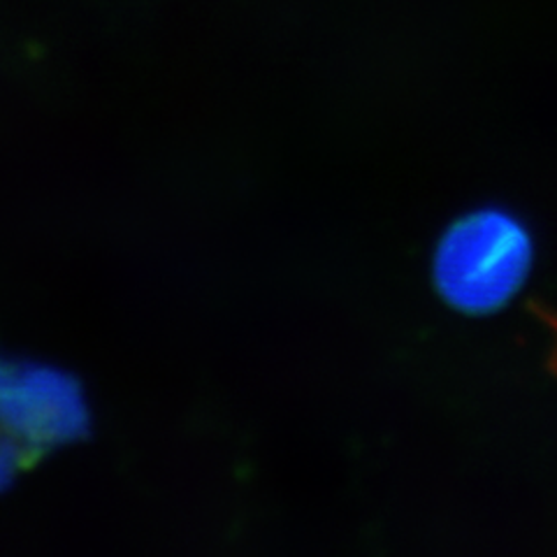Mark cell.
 <instances>
[{
  "instance_id": "cell-1",
  "label": "cell",
  "mask_w": 557,
  "mask_h": 557,
  "mask_svg": "<svg viewBox=\"0 0 557 557\" xmlns=\"http://www.w3.org/2000/svg\"><path fill=\"white\" fill-rule=\"evenodd\" d=\"M532 237L516 216L497 207L458 219L434 253V286L444 302L469 317L507 307L532 268Z\"/></svg>"
},
{
  "instance_id": "cell-2",
  "label": "cell",
  "mask_w": 557,
  "mask_h": 557,
  "mask_svg": "<svg viewBox=\"0 0 557 557\" xmlns=\"http://www.w3.org/2000/svg\"><path fill=\"white\" fill-rule=\"evenodd\" d=\"M89 423V403L75 376L42 362L0 360V434L42 450L77 442Z\"/></svg>"
},
{
  "instance_id": "cell-3",
  "label": "cell",
  "mask_w": 557,
  "mask_h": 557,
  "mask_svg": "<svg viewBox=\"0 0 557 557\" xmlns=\"http://www.w3.org/2000/svg\"><path fill=\"white\" fill-rule=\"evenodd\" d=\"M22 450L24 448L14 440H10L8 434H0V493L8 491L14 483L22 465Z\"/></svg>"
},
{
  "instance_id": "cell-4",
  "label": "cell",
  "mask_w": 557,
  "mask_h": 557,
  "mask_svg": "<svg viewBox=\"0 0 557 557\" xmlns=\"http://www.w3.org/2000/svg\"><path fill=\"white\" fill-rule=\"evenodd\" d=\"M528 309L532 317L539 323H544V327L548 330L550 346H548V356H546V370L550 372V376L557 379V309H553L544 302H530Z\"/></svg>"
}]
</instances>
